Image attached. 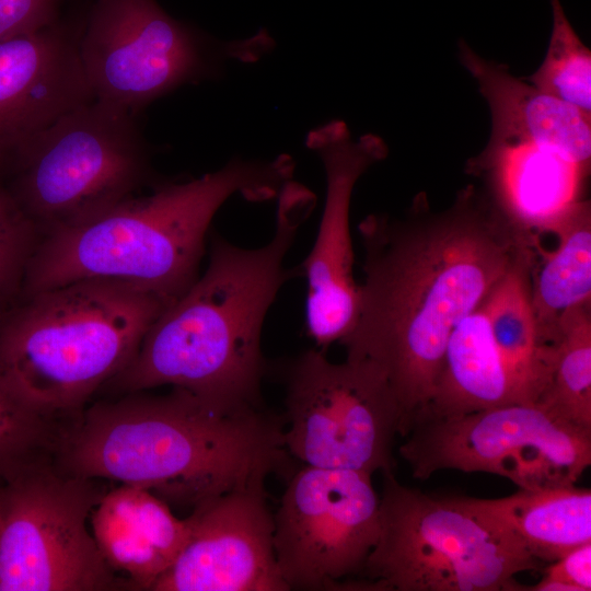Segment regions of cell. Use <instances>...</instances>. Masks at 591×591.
I'll list each match as a JSON object with an SVG mask.
<instances>
[{
    "label": "cell",
    "mask_w": 591,
    "mask_h": 591,
    "mask_svg": "<svg viewBox=\"0 0 591 591\" xmlns=\"http://www.w3.org/2000/svg\"><path fill=\"white\" fill-rule=\"evenodd\" d=\"M358 229V313L339 343L346 358L383 375L404 438L433 395L451 332L534 253L535 239L485 186L472 184L442 210H432L419 194L402 216L372 213Z\"/></svg>",
    "instance_id": "6da1fadb"
},
{
    "label": "cell",
    "mask_w": 591,
    "mask_h": 591,
    "mask_svg": "<svg viewBox=\"0 0 591 591\" xmlns=\"http://www.w3.org/2000/svg\"><path fill=\"white\" fill-rule=\"evenodd\" d=\"M285 419L265 407L221 408L172 387L86 405L61 431L55 463L85 478L146 489L192 509L223 493L289 476Z\"/></svg>",
    "instance_id": "7a4b0ae2"
},
{
    "label": "cell",
    "mask_w": 591,
    "mask_h": 591,
    "mask_svg": "<svg viewBox=\"0 0 591 591\" xmlns=\"http://www.w3.org/2000/svg\"><path fill=\"white\" fill-rule=\"evenodd\" d=\"M277 199L266 244L246 248L211 234L206 270L155 318L129 363L100 392L117 396L171 385L221 408L265 407L263 325L281 287L301 277L285 258L316 201L292 179Z\"/></svg>",
    "instance_id": "3957f363"
},
{
    "label": "cell",
    "mask_w": 591,
    "mask_h": 591,
    "mask_svg": "<svg viewBox=\"0 0 591 591\" xmlns=\"http://www.w3.org/2000/svg\"><path fill=\"white\" fill-rule=\"evenodd\" d=\"M288 155L271 161L233 158L187 182H164L147 196H130L95 217L43 236L28 263L21 297L88 278L129 281L169 302L199 276L206 239L218 210L232 196L277 198L292 179Z\"/></svg>",
    "instance_id": "277c9868"
},
{
    "label": "cell",
    "mask_w": 591,
    "mask_h": 591,
    "mask_svg": "<svg viewBox=\"0 0 591 591\" xmlns=\"http://www.w3.org/2000/svg\"><path fill=\"white\" fill-rule=\"evenodd\" d=\"M170 304L109 278L21 297L0 314V379L37 412L67 422L129 363Z\"/></svg>",
    "instance_id": "5b68a950"
},
{
    "label": "cell",
    "mask_w": 591,
    "mask_h": 591,
    "mask_svg": "<svg viewBox=\"0 0 591 591\" xmlns=\"http://www.w3.org/2000/svg\"><path fill=\"white\" fill-rule=\"evenodd\" d=\"M378 541L358 576L379 591H515L540 567L462 497H433L383 473Z\"/></svg>",
    "instance_id": "8992f818"
},
{
    "label": "cell",
    "mask_w": 591,
    "mask_h": 591,
    "mask_svg": "<svg viewBox=\"0 0 591 591\" xmlns=\"http://www.w3.org/2000/svg\"><path fill=\"white\" fill-rule=\"evenodd\" d=\"M7 172L10 192L40 239L95 217L153 181L135 115L95 99L40 132Z\"/></svg>",
    "instance_id": "52a82bcc"
},
{
    "label": "cell",
    "mask_w": 591,
    "mask_h": 591,
    "mask_svg": "<svg viewBox=\"0 0 591 591\" xmlns=\"http://www.w3.org/2000/svg\"><path fill=\"white\" fill-rule=\"evenodd\" d=\"M271 39H209L155 0H96L79 38V58L95 100L132 115L177 88L217 78L228 60L254 61Z\"/></svg>",
    "instance_id": "ba28073f"
},
{
    "label": "cell",
    "mask_w": 591,
    "mask_h": 591,
    "mask_svg": "<svg viewBox=\"0 0 591 591\" xmlns=\"http://www.w3.org/2000/svg\"><path fill=\"white\" fill-rule=\"evenodd\" d=\"M106 491L54 460L0 479V591L129 590L88 529Z\"/></svg>",
    "instance_id": "9c48e42d"
},
{
    "label": "cell",
    "mask_w": 591,
    "mask_h": 591,
    "mask_svg": "<svg viewBox=\"0 0 591 591\" xmlns=\"http://www.w3.org/2000/svg\"><path fill=\"white\" fill-rule=\"evenodd\" d=\"M398 448L410 474L482 472L520 489L573 486L591 464V430L545 405L513 402L413 424Z\"/></svg>",
    "instance_id": "30bf717a"
},
{
    "label": "cell",
    "mask_w": 591,
    "mask_h": 591,
    "mask_svg": "<svg viewBox=\"0 0 591 591\" xmlns=\"http://www.w3.org/2000/svg\"><path fill=\"white\" fill-rule=\"evenodd\" d=\"M285 445L303 465L373 474L393 471L399 410L383 375L368 362H332L308 349L279 364Z\"/></svg>",
    "instance_id": "8fae6325"
},
{
    "label": "cell",
    "mask_w": 591,
    "mask_h": 591,
    "mask_svg": "<svg viewBox=\"0 0 591 591\" xmlns=\"http://www.w3.org/2000/svg\"><path fill=\"white\" fill-rule=\"evenodd\" d=\"M371 476L309 465L289 475L274 513L275 556L289 590H343L360 575L380 531Z\"/></svg>",
    "instance_id": "7c38bea8"
},
{
    "label": "cell",
    "mask_w": 591,
    "mask_h": 591,
    "mask_svg": "<svg viewBox=\"0 0 591 591\" xmlns=\"http://www.w3.org/2000/svg\"><path fill=\"white\" fill-rule=\"evenodd\" d=\"M306 146L321 159L326 181L322 218L313 246L299 266L306 280L305 331L324 349L354 327L359 285L354 276L349 212L359 178L387 154L375 135L354 139L347 125L333 120L310 131Z\"/></svg>",
    "instance_id": "4fadbf2b"
},
{
    "label": "cell",
    "mask_w": 591,
    "mask_h": 591,
    "mask_svg": "<svg viewBox=\"0 0 591 591\" xmlns=\"http://www.w3.org/2000/svg\"><path fill=\"white\" fill-rule=\"evenodd\" d=\"M267 498L265 486L250 487L195 506L185 546L151 591H289Z\"/></svg>",
    "instance_id": "5bb4252c"
},
{
    "label": "cell",
    "mask_w": 591,
    "mask_h": 591,
    "mask_svg": "<svg viewBox=\"0 0 591 591\" xmlns=\"http://www.w3.org/2000/svg\"><path fill=\"white\" fill-rule=\"evenodd\" d=\"M65 23L0 39V176L40 132L94 99Z\"/></svg>",
    "instance_id": "9a60e30c"
},
{
    "label": "cell",
    "mask_w": 591,
    "mask_h": 591,
    "mask_svg": "<svg viewBox=\"0 0 591 591\" xmlns=\"http://www.w3.org/2000/svg\"><path fill=\"white\" fill-rule=\"evenodd\" d=\"M459 59L489 106L488 142L535 144L590 173V117L517 78L507 65L479 56L464 40L459 42Z\"/></svg>",
    "instance_id": "2e32d148"
},
{
    "label": "cell",
    "mask_w": 591,
    "mask_h": 591,
    "mask_svg": "<svg viewBox=\"0 0 591 591\" xmlns=\"http://www.w3.org/2000/svg\"><path fill=\"white\" fill-rule=\"evenodd\" d=\"M90 522L104 559L126 573L129 590L151 591L189 535L187 518H177L150 491L125 484L105 493Z\"/></svg>",
    "instance_id": "e0dca14e"
},
{
    "label": "cell",
    "mask_w": 591,
    "mask_h": 591,
    "mask_svg": "<svg viewBox=\"0 0 591 591\" xmlns=\"http://www.w3.org/2000/svg\"><path fill=\"white\" fill-rule=\"evenodd\" d=\"M485 187L525 230L545 231L571 204L582 199L588 173L555 152L530 143H490L467 163Z\"/></svg>",
    "instance_id": "ac0fdd59"
},
{
    "label": "cell",
    "mask_w": 591,
    "mask_h": 591,
    "mask_svg": "<svg viewBox=\"0 0 591 591\" xmlns=\"http://www.w3.org/2000/svg\"><path fill=\"white\" fill-rule=\"evenodd\" d=\"M483 302L451 332L433 395L412 425L522 402L494 341Z\"/></svg>",
    "instance_id": "d6986e66"
},
{
    "label": "cell",
    "mask_w": 591,
    "mask_h": 591,
    "mask_svg": "<svg viewBox=\"0 0 591 591\" xmlns=\"http://www.w3.org/2000/svg\"><path fill=\"white\" fill-rule=\"evenodd\" d=\"M462 499L540 563H552L591 542V491L587 488L520 489L502 498Z\"/></svg>",
    "instance_id": "ffe728a7"
},
{
    "label": "cell",
    "mask_w": 591,
    "mask_h": 591,
    "mask_svg": "<svg viewBox=\"0 0 591 591\" xmlns=\"http://www.w3.org/2000/svg\"><path fill=\"white\" fill-rule=\"evenodd\" d=\"M557 236L554 251L543 253L531 274V303L538 339L551 347L563 315L591 304V205L580 199L561 211L545 229Z\"/></svg>",
    "instance_id": "44dd1931"
},
{
    "label": "cell",
    "mask_w": 591,
    "mask_h": 591,
    "mask_svg": "<svg viewBox=\"0 0 591 591\" xmlns=\"http://www.w3.org/2000/svg\"><path fill=\"white\" fill-rule=\"evenodd\" d=\"M535 251L512 266L483 304L494 341L522 402H538L553 368L555 344H541L531 303V270Z\"/></svg>",
    "instance_id": "7402d4cb"
},
{
    "label": "cell",
    "mask_w": 591,
    "mask_h": 591,
    "mask_svg": "<svg viewBox=\"0 0 591 591\" xmlns=\"http://www.w3.org/2000/svg\"><path fill=\"white\" fill-rule=\"evenodd\" d=\"M538 403L591 430V304L560 318L549 382Z\"/></svg>",
    "instance_id": "603a6c76"
},
{
    "label": "cell",
    "mask_w": 591,
    "mask_h": 591,
    "mask_svg": "<svg viewBox=\"0 0 591 591\" xmlns=\"http://www.w3.org/2000/svg\"><path fill=\"white\" fill-rule=\"evenodd\" d=\"M552 32L547 51L526 80L591 118V51L569 22L560 0H549Z\"/></svg>",
    "instance_id": "cb8c5ba5"
},
{
    "label": "cell",
    "mask_w": 591,
    "mask_h": 591,
    "mask_svg": "<svg viewBox=\"0 0 591 591\" xmlns=\"http://www.w3.org/2000/svg\"><path fill=\"white\" fill-rule=\"evenodd\" d=\"M65 424L31 407L0 379V479L54 460Z\"/></svg>",
    "instance_id": "d4e9b609"
},
{
    "label": "cell",
    "mask_w": 591,
    "mask_h": 591,
    "mask_svg": "<svg viewBox=\"0 0 591 591\" xmlns=\"http://www.w3.org/2000/svg\"><path fill=\"white\" fill-rule=\"evenodd\" d=\"M40 235L0 176V314L22 294L25 273Z\"/></svg>",
    "instance_id": "484cf974"
},
{
    "label": "cell",
    "mask_w": 591,
    "mask_h": 591,
    "mask_svg": "<svg viewBox=\"0 0 591 591\" xmlns=\"http://www.w3.org/2000/svg\"><path fill=\"white\" fill-rule=\"evenodd\" d=\"M526 590L590 591L591 542L584 543L549 563L542 579Z\"/></svg>",
    "instance_id": "4316f807"
},
{
    "label": "cell",
    "mask_w": 591,
    "mask_h": 591,
    "mask_svg": "<svg viewBox=\"0 0 591 591\" xmlns=\"http://www.w3.org/2000/svg\"><path fill=\"white\" fill-rule=\"evenodd\" d=\"M61 0H0V39L30 34L58 21Z\"/></svg>",
    "instance_id": "83f0119b"
}]
</instances>
